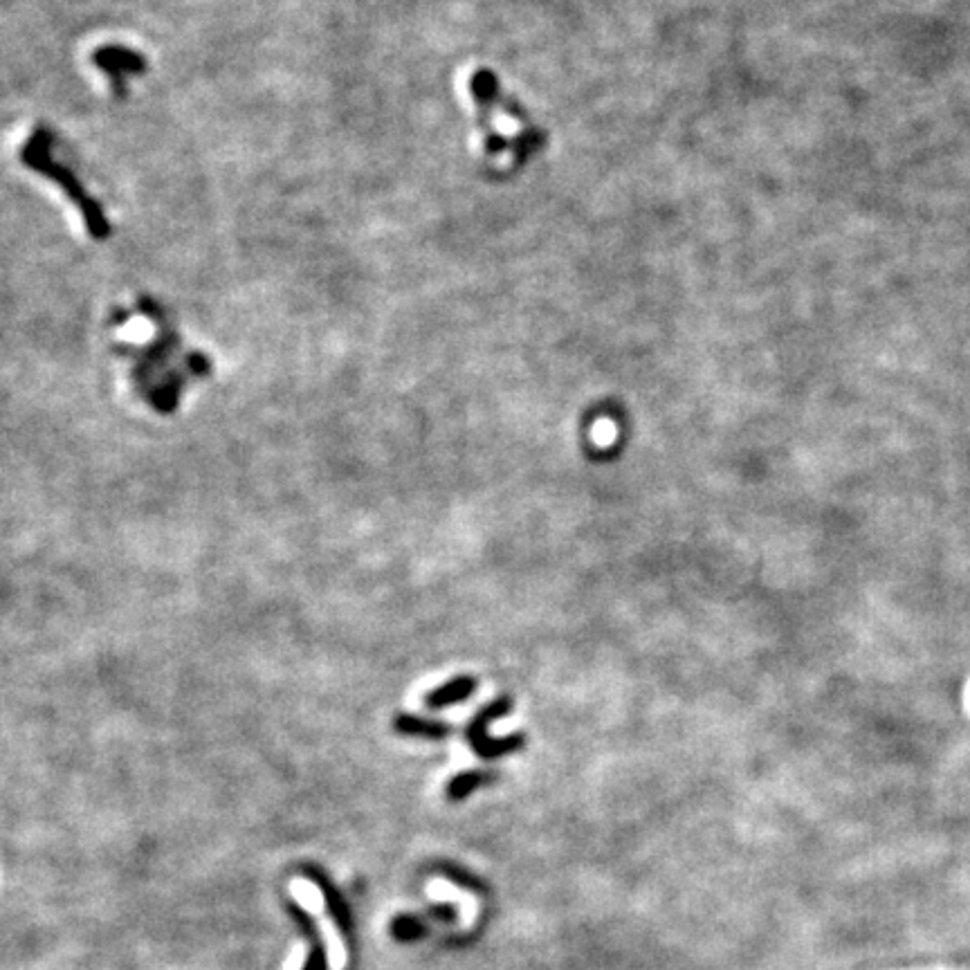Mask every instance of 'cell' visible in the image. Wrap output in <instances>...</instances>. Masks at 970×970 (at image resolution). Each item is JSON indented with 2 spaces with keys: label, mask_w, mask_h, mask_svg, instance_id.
<instances>
[{
  "label": "cell",
  "mask_w": 970,
  "mask_h": 970,
  "mask_svg": "<svg viewBox=\"0 0 970 970\" xmlns=\"http://www.w3.org/2000/svg\"><path fill=\"white\" fill-rule=\"evenodd\" d=\"M393 730L405 737H420V739H432V741H441L454 732V728L450 724H445V721L407 715V712H402V715L393 719Z\"/></svg>",
  "instance_id": "5b68a950"
},
{
  "label": "cell",
  "mask_w": 970,
  "mask_h": 970,
  "mask_svg": "<svg viewBox=\"0 0 970 970\" xmlns=\"http://www.w3.org/2000/svg\"><path fill=\"white\" fill-rule=\"evenodd\" d=\"M301 970H328V955L324 944H315L310 948V953L306 957V964Z\"/></svg>",
  "instance_id": "9c48e42d"
},
{
  "label": "cell",
  "mask_w": 970,
  "mask_h": 970,
  "mask_svg": "<svg viewBox=\"0 0 970 970\" xmlns=\"http://www.w3.org/2000/svg\"><path fill=\"white\" fill-rule=\"evenodd\" d=\"M497 780H499L497 771H463L456 777H452L450 784H447V800L461 802L477 791L479 786L492 784Z\"/></svg>",
  "instance_id": "8992f818"
},
{
  "label": "cell",
  "mask_w": 970,
  "mask_h": 970,
  "mask_svg": "<svg viewBox=\"0 0 970 970\" xmlns=\"http://www.w3.org/2000/svg\"><path fill=\"white\" fill-rule=\"evenodd\" d=\"M290 912L295 914V921L299 923L301 932H304V935H306L310 941H313V946H315V944H322V941H319V932H317V926H315L313 917H310V914H308L306 910H301L299 905H290Z\"/></svg>",
  "instance_id": "ba28073f"
},
{
  "label": "cell",
  "mask_w": 970,
  "mask_h": 970,
  "mask_svg": "<svg viewBox=\"0 0 970 970\" xmlns=\"http://www.w3.org/2000/svg\"><path fill=\"white\" fill-rule=\"evenodd\" d=\"M391 932L400 941H414L425 935V926L416 917H400L393 921Z\"/></svg>",
  "instance_id": "52a82bcc"
},
{
  "label": "cell",
  "mask_w": 970,
  "mask_h": 970,
  "mask_svg": "<svg viewBox=\"0 0 970 970\" xmlns=\"http://www.w3.org/2000/svg\"><path fill=\"white\" fill-rule=\"evenodd\" d=\"M479 681L474 676H456V679L443 683L441 688L432 690L425 697V706L429 710H443L450 706H459V703L468 701L474 692H477Z\"/></svg>",
  "instance_id": "277c9868"
},
{
  "label": "cell",
  "mask_w": 970,
  "mask_h": 970,
  "mask_svg": "<svg viewBox=\"0 0 970 970\" xmlns=\"http://www.w3.org/2000/svg\"><path fill=\"white\" fill-rule=\"evenodd\" d=\"M470 93L479 113L483 155L492 160L510 158L524 164L528 155L544 146V133L528 122L526 113L501 93L490 70H479L470 81Z\"/></svg>",
  "instance_id": "6da1fadb"
},
{
  "label": "cell",
  "mask_w": 970,
  "mask_h": 970,
  "mask_svg": "<svg viewBox=\"0 0 970 970\" xmlns=\"http://www.w3.org/2000/svg\"><path fill=\"white\" fill-rule=\"evenodd\" d=\"M304 874L319 887V890H322L324 899H326V905H328V912H331V917L335 919L337 928H340L344 932V937H351L353 935V917H351V910H349V905H346L344 896L340 892H337V887L331 883V878H328L322 872V869H317V867H306Z\"/></svg>",
  "instance_id": "3957f363"
},
{
  "label": "cell",
  "mask_w": 970,
  "mask_h": 970,
  "mask_svg": "<svg viewBox=\"0 0 970 970\" xmlns=\"http://www.w3.org/2000/svg\"><path fill=\"white\" fill-rule=\"evenodd\" d=\"M510 710H512V697L503 694V697H497L492 703H488V706L481 708L477 715L472 717L468 728H465V739H468V744L481 759H497L526 746L524 732H512V735L503 739H492L488 735V726L492 721L506 717Z\"/></svg>",
  "instance_id": "7a4b0ae2"
}]
</instances>
